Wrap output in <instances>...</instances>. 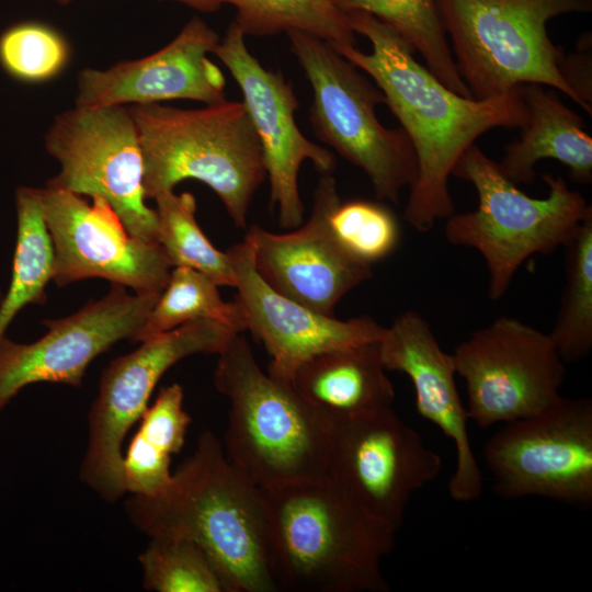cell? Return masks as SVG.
Returning <instances> with one entry per match:
<instances>
[{"label":"cell","mask_w":592,"mask_h":592,"mask_svg":"<svg viewBox=\"0 0 592 592\" xmlns=\"http://www.w3.org/2000/svg\"><path fill=\"white\" fill-rule=\"evenodd\" d=\"M346 14L353 32L366 37L372 50L332 47L374 80L409 137L418 175L403 218L426 232L455 213L448 179L460 156L490 129H522L527 124L521 86L485 100L460 95L420 64L414 48L389 25L367 13Z\"/></svg>","instance_id":"1"},{"label":"cell","mask_w":592,"mask_h":592,"mask_svg":"<svg viewBox=\"0 0 592 592\" xmlns=\"http://www.w3.org/2000/svg\"><path fill=\"white\" fill-rule=\"evenodd\" d=\"M132 524L152 537L196 544L221 576L228 592H276L269 551L263 490L228 459L209 431L155 496L130 494Z\"/></svg>","instance_id":"2"},{"label":"cell","mask_w":592,"mask_h":592,"mask_svg":"<svg viewBox=\"0 0 592 592\" xmlns=\"http://www.w3.org/2000/svg\"><path fill=\"white\" fill-rule=\"evenodd\" d=\"M262 490L278 591H389L380 562L394 548L396 533L330 478Z\"/></svg>","instance_id":"3"},{"label":"cell","mask_w":592,"mask_h":592,"mask_svg":"<svg viewBox=\"0 0 592 592\" xmlns=\"http://www.w3.org/2000/svg\"><path fill=\"white\" fill-rule=\"evenodd\" d=\"M217 355L214 384L230 405L231 464L261 489L327 477L330 421L289 383L263 372L242 333Z\"/></svg>","instance_id":"4"},{"label":"cell","mask_w":592,"mask_h":592,"mask_svg":"<svg viewBox=\"0 0 592 592\" xmlns=\"http://www.w3.org/2000/svg\"><path fill=\"white\" fill-rule=\"evenodd\" d=\"M129 109L141 149L146 200L173 191L184 180H197L219 197L234 225L246 228L266 169L243 102L224 100L189 110L160 103Z\"/></svg>","instance_id":"5"},{"label":"cell","mask_w":592,"mask_h":592,"mask_svg":"<svg viewBox=\"0 0 592 592\" xmlns=\"http://www.w3.org/2000/svg\"><path fill=\"white\" fill-rule=\"evenodd\" d=\"M452 174L474 185L478 206L446 218L444 235L451 244L473 248L483 257L491 300L504 296L528 258L565 247L592 212L581 193L549 173L543 175L546 197L526 195L475 144L460 156Z\"/></svg>","instance_id":"6"},{"label":"cell","mask_w":592,"mask_h":592,"mask_svg":"<svg viewBox=\"0 0 592 592\" xmlns=\"http://www.w3.org/2000/svg\"><path fill=\"white\" fill-rule=\"evenodd\" d=\"M436 1L457 70L474 99L537 83L582 107L562 76L565 54L549 38L547 23L561 14L590 12L592 0Z\"/></svg>","instance_id":"7"},{"label":"cell","mask_w":592,"mask_h":592,"mask_svg":"<svg viewBox=\"0 0 592 592\" xmlns=\"http://www.w3.org/2000/svg\"><path fill=\"white\" fill-rule=\"evenodd\" d=\"M286 34L312 90L309 121L317 138L360 168L378 198L398 203L417 179L418 162L405 130L379 122L383 92L329 43L301 31Z\"/></svg>","instance_id":"8"},{"label":"cell","mask_w":592,"mask_h":592,"mask_svg":"<svg viewBox=\"0 0 592 592\" xmlns=\"http://www.w3.org/2000/svg\"><path fill=\"white\" fill-rule=\"evenodd\" d=\"M239 332L215 320H196L162 332L121 355L102 372L88 417V444L80 478L103 500L124 493L123 443L149 406L160 378L175 363L193 354H218Z\"/></svg>","instance_id":"9"},{"label":"cell","mask_w":592,"mask_h":592,"mask_svg":"<svg viewBox=\"0 0 592 592\" xmlns=\"http://www.w3.org/2000/svg\"><path fill=\"white\" fill-rule=\"evenodd\" d=\"M45 148L60 164L47 187L102 197L134 237L158 242V217L146 204L141 149L129 107L75 105L54 118Z\"/></svg>","instance_id":"10"},{"label":"cell","mask_w":592,"mask_h":592,"mask_svg":"<svg viewBox=\"0 0 592 592\" xmlns=\"http://www.w3.org/2000/svg\"><path fill=\"white\" fill-rule=\"evenodd\" d=\"M494 492L505 499L544 497L592 505V400L560 396L542 411L516 419L483 449Z\"/></svg>","instance_id":"11"},{"label":"cell","mask_w":592,"mask_h":592,"mask_svg":"<svg viewBox=\"0 0 592 592\" xmlns=\"http://www.w3.org/2000/svg\"><path fill=\"white\" fill-rule=\"evenodd\" d=\"M441 456L392 407L330 421L327 477L395 533L412 494L437 478Z\"/></svg>","instance_id":"12"},{"label":"cell","mask_w":592,"mask_h":592,"mask_svg":"<svg viewBox=\"0 0 592 592\" xmlns=\"http://www.w3.org/2000/svg\"><path fill=\"white\" fill-rule=\"evenodd\" d=\"M480 428L533 415L561 395L566 369L549 333L512 317L474 331L452 354Z\"/></svg>","instance_id":"13"},{"label":"cell","mask_w":592,"mask_h":592,"mask_svg":"<svg viewBox=\"0 0 592 592\" xmlns=\"http://www.w3.org/2000/svg\"><path fill=\"white\" fill-rule=\"evenodd\" d=\"M54 246L53 282L58 286L103 278L137 294H160L171 265L158 242L134 237L102 197L39 189Z\"/></svg>","instance_id":"14"},{"label":"cell","mask_w":592,"mask_h":592,"mask_svg":"<svg viewBox=\"0 0 592 592\" xmlns=\"http://www.w3.org/2000/svg\"><path fill=\"white\" fill-rule=\"evenodd\" d=\"M160 294H130L119 285L76 312L45 320L44 335L31 343L0 339V414L24 387L35 383L79 387L93 360L122 340H133Z\"/></svg>","instance_id":"15"},{"label":"cell","mask_w":592,"mask_h":592,"mask_svg":"<svg viewBox=\"0 0 592 592\" xmlns=\"http://www.w3.org/2000/svg\"><path fill=\"white\" fill-rule=\"evenodd\" d=\"M244 36L232 21L213 54L241 90L242 102L262 146L271 207L277 208L281 227L297 228L304 220L298 186L301 163L309 160L319 173L331 174L335 157L303 135L295 121L298 100L292 82L280 71L264 68L249 52Z\"/></svg>","instance_id":"16"},{"label":"cell","mask_w":592,"mask_h":592,"mask_svg":"<svg viewBox=\"0 0 592 592\" xmlns=\"http://www.w3.org/2000/svg\"><path fill=\"white\" fill-rule=\"evenodd\" d=\"M338 200L334 178L322 174L305 224L286 234L259 226L247 234L255 270L273 289L332 316L337 304L372 276V266L349 254L330 230L328 214Z\"/></svg>","instance_id":"17"},{"label":"cell","mask_w":592,"mask_h":592,"mask_svg":"<svg viewBox=\"0 0 592 592\" xmlns=\"http://www.w3.org/2000/svg\"><path fill=\"white\" fill-rule=\"evenodd\" d=\"M227 253L237 289L234 299L246 331L271 357L267 373L274 378L289 383L299 365L320 353L380 340L385 327L369 316L339 320L273 289L255 270L248 236Z\"/></svg>","instance_id":"18"},{"label":"cell","mask_w":592,"mask_h":592,"mask_svg":"<svg viewBox=\"0 0 592 592\" xmlns=\"http://www.w3.org/2000/svg\"><path fill=\"white\" fill-rule=\"evenodd\" d=\"M219 41L203 19L194 16L169 44L151 55L107 69L80 71L75 105H140L175 99L221 102L226 100V79L208 58Z\"/></svg>","instance_id":"19"},{"label":"cell","mask_w":592,"mask_h":592,"mask_svg":"<svg viewBox=\"0 0 592 592\" xmlns=\"http://www.w3.org/2000/svg\"><path fill=\"white\" fill-rule=\"evenodd\" d=\"M378 343L386 371L403 373L411 380L418 413L454 442L456 466L449 496L457 502L477 500L482 475L470 444L469 417L457 390L452 354L442 350L430 323L414 310L398 315Z\"/></svg>","instance_id":"20"},{"label":"cell","mask_w":592,"mask_h":592,"mask_svg":"<svg viewBox=\"0 0 592 592\" xmlns=\"http://www.w3.org/2000/svg\"><path fill=\"white\" fill-rule=\"evenodd\" d=\"M378 342L320 353L299 365L289 384L329 421L389 408L395 388L386 374Z\"/></svg>","instance_id":"21"},{"label":"cell","mask_w":592,"mask_h":592,"mask_svg":"<svg viewBox=\"0 0 592 592\" xmlns=\"http://www.w3.org/2000/svg\"><path fill=\"white\" fill-rule=\"evenodd\" d=\"M521 89L530 118L520 138L505 147L498 163L503 174L515 184H528L536 177L537 162L549 158L565 164L573 182L590 184L592 138L581 117L542 84L527 83Z\"/></svg>","instance_id":"22"},{"label":"cell","mask_w":592,"mask_h":592,"mask_svg":"<svg viewBox=\"0 0 592 592\" xmlns=\"http://www.w3.org/2000/svg\"><path fill=\"white\" fill-rule=\"evenodd\" d=\"M183 400L182 386L172 384L161 388L143 413L137 432L123 452L125 493L155 496L169 486L171 458L182 449L191 423Z\"/></svg>","instance_id":"23"},{"label":"cell","mask_w":592,"mask_h":592,"mask_svg":"<svg viewBox=\"0 0 592 592\" xmlns=\"http://www.w3.org/2000/svg\"><path fill=\"white\" fill-rule=\"evenodd\" d=\"M16 243L8 292L0 303V339L27 305H43L53 281L54 246L46 225L39 189L21 186L15 192Z\"/></svg>","instance_id":"24"},{"label":"cell","mask_w":592,"mask_h":592,"mask_svg":"<svg viewBox=\"0 0 592 592\" xmlns=\"http://www.w3.org/2000/svg\"><path fill=\"white\" fill-rule=\"evenodd\" d=\"M345 13L363 12L398 32L428 69L454 92L473 98L447 42L436 0H334Z\"/></svg>","instance_id":"25"},{"label":"cell","mask_w":592,"mask_h":592,"mask_svg":"<svg viewBox=\"0 0 592 592\" xmlns=\"http://www.w3.org/2000/svg\"><path fill=\"white\" fill-rule=\"evenodd\" d=\"M219 285L206 274L186 266H174L168 283L133 342H143L162 332L196 320H215L244 332L237 301H225Z\"/></svg>","instance_id":"26"},{"label":"cell","mask_w":592,"mask_h":592,"mask_svg":"<svg viewBox=\"0 0 592 592\" xmlns=\"http://www.w3.org/2000/svg\"><path fill=\"white\" fill-rule=\"evenodd\" d=\"M236 9L235 22L246 35L269 36L301 31L333 47L355 46L349 18L334 0H213Z\"/></svg>","instance_id":"27"},{"label":"cell","mask_w":592,"mask_h":592,"mask_svg":"<svg viewBox=\"0 0 592 592\" xmlns=\"http://www.w3.org/2000/svg\"><path fill=\"white\" fill-rule=\"evenodd\" d=\"M565 249L566 283L549 335L563 362H576L592 349V212Z\"/></svg>","instance_id":"28"},{"label":"cell","mask_w":592,"mask_h":592,"mask_svg":"<svg viewBox=\"0 0 592 592\" xmlns=\"http://www.w3.org/2000/svg\"><path fill=\"white\" fill-rule=\"evenodd\" d=\"M158 243L171 265L197 270L219 286H235L229 255L216 249L196 221L192 193L174 191L157 195Z\"/></svg>","instance_id":"29"},{"label":"cell","mask_w":592,"mask_h":592,"mask_svg":"<svg viewBox=\"0 0 592 592\" xmlns=\"http://www.w3.org/2000/svg\"><path fill=\"white\" fill-rule=\"evenodd\" d=\"M143 587L155 592H228L208 556L193 542L152 537L138 556Z\"/></svg>","instance_id":"30"},{"label":"cell","mask_w":592,"mask_h":592,"mask_svg":"<svg viewBox=\"0 0 592 592\" xmlns=\"http://www.w3.org/2000/svg\"><path fill=\"white\" fill-rule=\"evenodd\" d=\"M328 224L339 244L369 266L390 255L400 241L396 216L378 202L340 198L329 210Z\"/></svg>","instance_id":"31"},{"label":"cell","mask_w":592,"mask_h":592,"mask_svg":"<svg viewBox=\"0 0 592 592\" xmlns=\"http://www.w3.org/2000/svg\"><path fill=\"white\" fill-rule=\"evenodd\" d=\"M70 46L56 29L39 21L11 25L0 35V65L12 78L41 83L67 67Z\"/></svg>","instance_id":"32"},{"label":"cell","mask_w":592,"mask_h":592,"mask_svg":"<svg viewBox=\"0 0 592 592\" xmlns=\"http://www.w3.org/2000/svg\"><path fill=\"white\" fill-rule=\"evenodd\" d=\"M60 5H68L75 0H56ZM181 4H184L189 8L195 9L201 12H215L220 5L213 0H170Z\"/></svg>","instance_id":"33"},{"label":"cell","mask_w":592,"mask_h":592,"mask_svg":"<svg viewBox=\"0 0 592 592\" xmlns=\"http://www.w3.org/2000/svg\"><path fill=\"white\" fill-rule=\"evenodd\" d=\"M1 299H2V296H1V294H0V303H1Z\"/></svg>","instance_id":"34"}]
</instances>
